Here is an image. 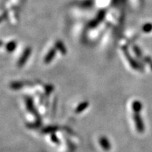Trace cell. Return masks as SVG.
Listing matches in <instances>:
<instances>
[{
    "mask_svg": "<svg viewBox=\"0 0 152 152\" xmlns=\"http://www.w3.org/2000/svg\"><path fill=\"white\" fill-rule=\"evenodd\" d=\"M101 143H104V147L106 149H109V148H108V146H110L109 142H108V141H106L105 139H104V138H102V139H101Z\"/></svg>",
    "mask_w": 152,
    "mask_h": 152,
    "instance_id": "6da1fadb",
    "label": "cell"
}]
</instances>
